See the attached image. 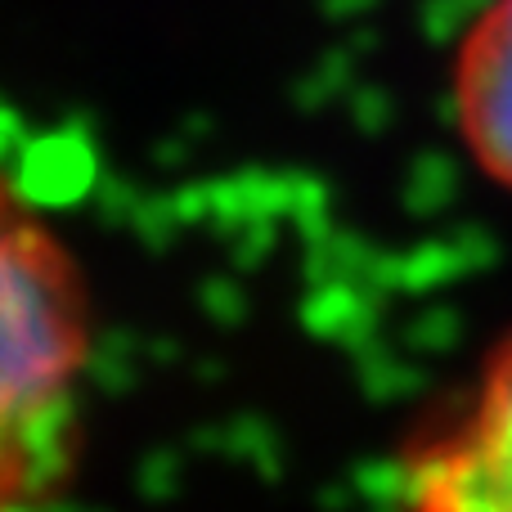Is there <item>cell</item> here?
Listing matches in <instances>:
<instances>
[{
  "label": "cell",
  "instance_id": "6da1fadb",
  "mask_svg": "<svg viewBox=\"0 0 512 512\" xmlns=\"http://www.w3.org/2000/svg\"><path fill=\"white\" fill-rule=\"evenodd\" d=\"M95 301L77 252L0 180V512L68 481L81 450V387Z\"/></svg>",
  "mask_w": 512,
  "mask_h": 512
},
{
  "label": "cell",
  "instance_id": "7a4b0ae2",
  "mask_svg": "<svg viewBox=\"0 0 512 512\" xmlns=\"http://www.w3.org/2000/svg\"><path fill=\"white\" fill-rule=\"evenodd\" d=\"M409 512H512V333L445 423L405 454Z\"/></svg>",
  "mask_w": 512,
  "mask_h": 512
},
{
  "label": "cell",
  "instance_id": "3957f363",
  "mask_svg": "<svg viewBox=\"0 0 512 512\" xmlns=\"http://www.w3.org/2000/svg\"><path fill=\"white\" fill-rule=\"evenodd\" d=\"M450 108L477 171L512 194V0H490L459 36Z\"/></svg>",
  "mask_w": 512,
  "mask_h": 512
}]
</instances>
